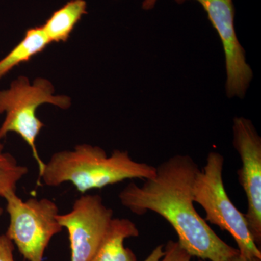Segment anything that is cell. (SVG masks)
Here are the masks:
<instances>
[{
	"mask_svg": "<svg viewBox=\"0 0 261 261\" xmlns=\"http://www.w3.org/2000/svg\"><path fill=\"white\" fill-rule=\"evenodd\" d=\"M155 168L153 177L145 180L142 186L132 182L120 192L121 205L139 216L152 211L162 216L192 257L226 261L240 253L221 240L196 211L193 186L200 171L197 163L188 154H176Z\"/></svg>",
	"mask_w": 261,
	"mask_h": 261,
	"instance_id": "obj_1",
	"label": "cell"
},
{
	"mask_svg": "<svg viewBox=\"0 0 261 261\" xmlns=\"http://www.w3.org/2000/svg\"><path fill=\"white\" fill-rule=\"evenodd\" d=\"M156 168L134 161L128 151L116 149L111 155L98 146L82 144L72 150L56 152L39 176L48 187L72 184L82 194L127 179L153 177Z\"/></svg>",
	"mask_w": 261,
	"mask_h": 261,
	"instance_id": "obj_2",
	"label": "cell"
},
{
	"mask_svg": "<svg viewBox=\"0 0 261 261\" xmlns=\"http://www.w3.org/2000/svg\"><path fill=\"white\" fill-rule=\"evenodd\" d=\"M55 88L49 80L38 78L30 84L27 77H18L9 88L0 91V114L5 113L0 126V141L10 132H14L29 146L37 161L39 173L45 163L38 152L36 141L44 123L38 118L39 106L51 104L66 110L71 106V99L65 95H54Z\"/></svg>",
	"mask_w": 261,
	"mask_h": 261,
	"instance_id": "obj_3",
	"label": "cell"
},
{
	"mask_svg": "<svg viewBox=\"0 0 261 261\" xmlns=\"http://www.w3.org/2000/svg\"><path fill=\"white\" fill-rule=\"evenodd\" d=\"M224 166V156L219 152L207 154L205 166L197 173L194 182V202L205 211L206 222L231 235L242 256L261 258L260 247L252 238L245 214L233 205L226 191Z\"/></svg>",
	"mask_w": 261,
	"mask_h": 261,
	"instance_id": "obj_4",
	"label": "cell"
},
{
	"mask_svg": "<svg viewBox=\"0 0 261 261\" xmlns=\"http://www.w3.org/2000/svg\"><path fill=\"white\" fill-rule=\"evenodd\" d=\"M3 198L10 219L5 235L24 259L43 261L51 239L63 229L58 220V205L48 198L23 201L16 192H10Z\"/></svg>",
	"mask_w": 261,
	"mask_h": 261,
	"instance_id": "obj_5",
	"label": "cell"
},
{
	"mask_svg": "<svg viewBox=\"0 0 261 261\" xmlns=\"http://www.w3.org/2000/svg\"><path fill=\"white\" fill-rule=\"evenodd\" d=\"M182 4L189 0H174ZM202 7L222 43L226 81L225 90L229 99H243L250 87L253 71L247 63L246 53L239 42L234 27L233 0H193Z\"/></svg>",
	"mask_w": 261,
	"mask_h": 261,
	"instance_id": "obj_6",
	"label": "cell"
},
{
	"mask_svg": "<svg viewBox=\"0 0 261 261\" xmlns=\"http://www.w3.org/2000/svg\"><path fill=\"white\" fill-rule=\"evenodd\" d=\"M113 219V209L98 195L81 196L70 212L58 214V221L68 231L70 261H91Z\"/></svg>",
	"mask_w": 261,
	"mask_h": 261,
	"instance_id": "obj_7",
	"label": "cell"
},
{
	"mask_svg": "<svg viewBox=\"0 0 261 261\" xmlns=\"http://www.w3.org/2000/svg\"><path fill=\"white\" fill-rule=\"evenodd\" d=\"M233 146L241 160L239 182L247 202L245 214L252 238L261 244V137L250 119L235 117L233 120Z\"/></svg>",
	"mask_w": 261,
	"mask_h": 261,
	"instance_id": "obj_8",
	"label": "cell"
},
{
	"mask_svg": "<svg viewBox=\"0 0 261 261\" xmlns=\"http://www.w3.org/2000/svg\"><path fill=\"white\" fill-rule=\"evenodd\" d=\"M140 231L128 219L113 218L99 248L91 261H138L134 252L125 247L126 239L137 238Z\"/></svg>",
	"mask_w": 261,
	"mask_h": 261,
	"instance_id": "obj_9",
	"label": "cell"
},
{
	"mask_svg": "<svg viewBox=\"0 0 261 261\" xmlns=\"http://www.w3.org/2000/svg\"><path fill=\"white\" fill-rule=\"evenodd\" d=\"M85 0H70L47 19L42 28L49 42H65L84 15L87 14Z\"/></svg>",
	"mask_w": 261,
	"mask_h": 261,
	"instance_id": "obj_10",
	"label": "cell"
},
{
	"mask_svg": "<svg viewBox=\"0 0 261 261\" xmlns=\"http://www.w3.org/2000/svg\"><path fill=\"white\" fill-rule=\"evenodd\" d=\"M50 44L42 25L28 29L21 41L5 58L0 60V80L15 67L29 62Z\"/></svg>",
	"mask_w": 261,
	"mask_h": 261,
	"instance_id": "obj_11",
	"label": "cell"
},
{
	"mask_svg": "<svg viewBox=\"0 0 261 261\" xmlns=\"http://www.w3.org/2000/svg\"><path fill=\"white\" fill-rule=\"evenodd\" d=\"M28 168L19 164L14 156L5 152L0 142V197L16 192L18 182L28 173Z\"/></svg>",
	"mask_w": 261,
	"mask_h": 261,
	"instance_id": "obj_12",
	"label": "cell"
},
{
	"mask_svg": "<svg viewBox=\"0 0 261 261\" xmlns=\"http://www.w3.org/2000/svg\"><path fill=\"white\" fill-rule=\"evenodd\" d=\"M163 250L164 254L159 261H193V257L180 245L178 241L169 240ZM197 261L205 260L200 259Z\"/></svg>",
	"mask_w": 261,
	"mask_h": 261,
	"instance_id": "obj_13",
	"label": "cell"
},
{
	"mask_svg": "<svg viewBox=\"0 0 261 261\" xmlns=\"http://www.w3.org/2000/svg\"><path fill=\"white\" fill-rule=\"evenodd\" d=\"M15 245L5 235L0 234V261H15Z\"/></svg>",
	"mask_w": 261,
	"mask_h": 261,
	"instance_id": "obj_14",
	"label": "cell"
},
{
	"mask_svg": "<svg viewBox=\"0 0 261 261\" xmlns=\"http://www.w3.org/2000/svg\"><path fill=\"white\" fill-rule=\"evenodd\" d=\"M226 261H261V258H259V257H245L242 256L239 253L234 256L230 257Z\"/></svg>",
	"mask_w": 261,
	"mask_h": 261,
	"instance_id": "obj_15",
	"label": "cell"
},
{
	"mask_svg": "<svg viewBox=\"0 0 261 261\" xmlns=\"http://www.w3.org/2000/svg\"><path fill=\"white\" fill-rule=\"evenodd\" d=\"M158 0H144L142 2V8L144 10H151L155 7Z\"/></svg>",
	"mask_w": 261,
	"mask_h": 261,
	"instance_id": "obj_16",
	"label": "cell"
},
{
	"mask_svg": "<svg viewBox=\"0 0 261 261\" xmlns=\"http://www.w3.org/2000/svg\"><path fill=\"white\" fill-rule=\"evenodd\" d=\"M162 257V253L158 249H154L152 253L149 255L145 261H159Z\"/></svg>",
	"mask_w": 261,
	"mask_h": 261,
	"instance_id": "obj_17",
	"label": "cell"
},
{
	"mask_svg": "<svg viewBox=\"0 0 261 261\" xmlns=\"http://www.w3.org/2000/svg\"><path fill=\"white\" fill-rule=\"evenodd\" d=\"M3 214V207H0V216H2Z\"/></svg>",
	"mask_w": 261,
	"mask_h": 261,
	"instance_id": "obj_18",
	"label": "cell"
}]
</instances>
